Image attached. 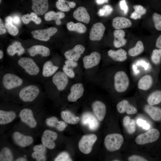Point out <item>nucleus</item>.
<instances>
[{
	"instance_id": "20",
	"label": "nucleus",
	"mask_w": 161,
	"mask_h": 161,
	"mask_svg": "<svg viewBox=\"0 0 161 161\" xmlns=\"http://www.w3.org/2000/svg\"><path fill=\"white\" fill-rule=\"evenodd\" d=\"M118 112L123 114L125 112L129 114H135L137 112V109L130 104L127 100H123L119 102L116 106Z\"/></svg>"
},
{
	"instance_id": "59",
	"label": "nucleus",
	"mask_w": 161,
	"mask_h": 161,
	"mask_svg": "<svg viewBox=\"0 0 161 161\" xmlns=\"http://www.w3.org/2000/svg\"><path fill=\"white\" fill-rule=\"evenodd\" d=\"M16 161H27V160L24 157H19L17 159H16Z\"/></svg>"
},
{
	"instance_id": "48",
	"label": "nucleus",
	"mask_w": 161,
	"mask_h": 161,
	"mask_svg": "<svg viewBox=\"0 0 161 161\" xmlns=\"http://www.w3.org/2000/svg\"><path fill=\"white\" fill-rule=\"evenodd\" d=\"M63 70L64 72L69 78H73L75 77V73L73 69L70 67L65 65L63 67Z\"/></svg>"
},
{
	"instance_id": "54",
	"label": "nucleus",
	"mask_w": 161,
	"mask_h": 161,
	"mask_svg": "<svg viewBox=\"0 0 161 161\" xmlns=\"http://www.w3.org/2000/svg\"><path fill=\"white\" fill-rule=\"evenodd\" d=\"M13 22L16 25H19L21 22V20L19 17L18 16H13Z\"/></svg>"
},
{
	"instance_id": "61",
	"label": "nucleus",
	"mask_w": 161,
	"mask_h": 161,
	"mask_svg": "<svg viewBox=\"0 0 161 161\" xmlns=\"http://www.w3.org/2000/svg\"><path fill=\"white\" fill-rule=\"evenodd\" d=\"M113 161H120V160H113Z\"/></svg>"
},
{
	"instance_id": "21",
	"label": "nucleus",
	"mask_w": 161,
	"mask_h": 161,
	"mask_svg": "<svg viewBox=\"0 0 161 161\" xmlns=\"http://www.w3.org/2000/svg\"><path fill=\"white\" fill-rule=\"evenodd\" d=\"M28 51L30 55L32 57L38 54L41 55L43 57H47L50 54L49 49L41 45L33 46L28 49Z\"/></svg>"
},
{
	"instance_id": "35",
	"label": "nucleus",
	"mask_w": 161,
	"mask_h": 161,
	"mask_svg": "<svg viewBox=\"0 0 161 161\" xmlns=\"http://www.w3.org/2000/svg\"><path fill=\"white\" fill-rule=\"evenodd\" d=\"M67 29L70 31H75L79 33H83L87 30L86 27L82 24L77 23L75 24L70 21L66 24Z\"/></svg>"
},
{
	"instance_id": "40",
	"label": "nucleus",
	"mask_w": 161,
	"mask_h": 161,
	"mask_svg": "<svg viewBox=\"0 0 161 161\" xmlns=\"http://www.w3.org/2000/svg\"><path fill=\"white\" fill-rule=\"evenodd\" d=\"M134 11L131 14L130 18L134 20L140 18L146 12V9L140 5H136L133 6Z\"/></svg>"
},
{
	"instance_id": "17",
	"label": "nucleus",
	"mask_w": 161,
	"mask_h": 161,
	"mask_svg": "<svg viewBox=\"0 0 161 161\" xmlns=\"http://www.w3.org/2000/svg\"><path fill=\"white\" fill-rule=\"evenodd\" d=\"M92 110L96 117L100 121L104 119L106 113V107L102 102L96 100L92 104Z\"/></svg>"
},
{
	"instance_id": "4",
	"label": "nucleus",
	"mask_w": 161,
	"mask_h": 161,
	"mask_svg": "<svg viewBox=\"0 0 161 161\" xmlns=\"http://www.w3.org/2000/svg\"><path fill=\"white\" fill-rule=\"evenodd\" d=\"M39 92V89L36 86L30 85L24 87L20 90L19 97L24 102H31L37 97Z\"/></svg>"
},
{
	"instance_id": "45",
	"label": "nucleus",
	"mask_w": 161,
	"mask_h": 161,
	"mask_svg": "<svg viewBox=\"0 0 161 161\" xmlns=\"http://www.w3.org/2000/svg\"><path fill=\"white\" fill-rule=\"evenodd\" d=\"M152 18L156 29L157 30L161 31V15L157 13H154Z\"/></svg>"
},
{
	"instance_id": "26",
	"label": "nucleus",
	"mask_w": 161,
	"mask_h": 161,
	"mask_svg": "<svg viewBox=\"0 0 161 161\" xmlns=\"http://www.w3.org/2000/svg\"><path fill=\"white\" fill-rule=\"evenodd\" d=\"M108 55L114 60L123 62L127 58V52L124 49L120 48L117 50H109L108 52Z\"/></svg>"
},
{
	"instance_id": "18",
	"label": "nucleus",
	"mask_w": 161,
	"mask_h": 161,
	"mask_svg": "<svg viewBox=\"0 0 161 161\" xmlns=\"http://www.w3.org/2000/svg\"><path fill=\"white\" fill-rule=\"evenodd\" d=\"M32 9L37 14L44 15L49 8L48 0H32Z\"/></svg>"
},
{
	"instance_id": "42",
	"label": "nucleus",
	"mask_w": 161,
	"mask_h": 161,
	"mask_svg": "<svg viewBox=\"0 0 161 161\" xmlns=\"http://www.w3.org/2000/svg\"><path fill=\"white\" fill-rule=\"evenodd\" d=\"M161 58V49H154L153 51L151 57V60L153 63L157 65L160 64Z\"/></svg>"
},
{
	"instance_id": "9",
	"label": "nucleus",
	"mask_w": 161,
	"mask_h": 161,
	"mask_svg": "<svg viewBox=\"0 0 161 161\" xmlns=\"http://www.w3.org/2000/svg\"><path fill=\"white\" fill-rule=\"evenodd\" d=\"M57 137L58 134L56 133L46 130L43 132L41 137V142L46 148L52 149L55 146L54 141L57 139Z\"/></svg>"
},
{
	"instance_id": "10",
	"label": "nucleus",
	"mask_w": 161,
	"mask_h": 161,
	"mask_svg": "<svg viewBox=\"0 0 161 161\" xmlns=\"http://www.w3.org/2000/svg\"><path fill=\"white\" fill-rule=\"evenodd\" d=\"M68 76L64 73L60 71L57 72L52 78V81L60 91L64 90L68 83Z\"/></svg>"
},
{
	"instance_id": "28",
	"label": "nucleus",
	"mask_w": 161,
	"mask_h": 161,
	"mask_svg": "<svg viewBox=\"0 0 161 161\" xmlns=\"http://www.w3.org/2000/svg\"><path fill=\"white\" fill-rule=\"evenodd\" d=\"M46 123L48 126L55 127L59 131H63L67 126L65 122L59 121L55 117H52L47 119Z\"/></svg>"
},
{
	"instance_id": "29",
	"label": "nucleus",
	"mask_w": 161,
	"mask_h": 161,
	"mask_svg": "<svg viewBox=\"0 0 161 161\" xmlns=\"http://www.w3.org/2000/svg\"><path fill=\"white\" fill-rule=\"evenodd\" d=\"M7 51L8 54L10 56H13L16 53H17L18 55L20 56L25 52L24 49L21 43L17 41L14 42L11 45L9 46Z\"/></svg>"
},
{
	"instance_id": "53",
	"label": "nucleus",
	"mask_w": 161,
	"mask_h": 161,
	"mask_svg": "<svg viewBox=\"0 0 161 161\" xmlns=\"http://www.w3.org/2000/svg\"><path fill=\"white\" fill-rule=\"evenodd\" d=\"M6 30L1 18L0 19V34L2 35L5 33Z\"/></svg>"
},
{
	"instance_id": "6",
	"label": "nucleus",
	"mask_w": 161,
	"mask_h": 161,
	"mask_svg": "<svg viewBox=\"0 0 161 161\" xmlns=\"http://www.w3.org/2000/svg\"><path fill=\"white\" fill-rule=\"evenodd\" d=\"M18 64L30 75H36L39 72L38 66L33 60L30 58H21L18 60Z\"/></svg>"
},
{
	"instance_id": "37",
	"label": "nucleus",
	"mask_w": 161,
	"mask_h": 161,
	"mask_svg": "<svg viewBox=\"0 0 161 161\" xmlns=\"http://www.w3.org/2000/svg\"><path fill=\"white\" fill-rule=\"evenodd\" d=\"M148 104L151 105H157L161 102V91H155L148 96L147 99Z\"/></svg>"
},
{
	"instance_id": "43",
	"label": "nucleus",
	"mask_w": 161,
	"mask_h": 161,
	"mask_svg": "<svg viewBox=\"0 0 161 161\" xmlns=\"http://www.w3.org/2000/svg\"><path fill=\"white\" fill-rule=\"evenodd\" d=\"M113 9L109 5H105L100 9L97 13V14L100 16H107L112 12Z\"/></svg>"
},
{
	"instance_id": "25",
	"label": "nucleus",
	"mask_w": 161,
	"mask_h": 161,
	"mask_svg": "<svg viewBox=\"0 0 161 161\" xmlns=\"http://www.w3.org/2000/svg\"><path fill=\"white\" fill-rule=\"evenodd\" d=\"M125 35V32L123 30L116 29L114 31L113 44L115 47L120 48L126 44V40L124 38Z\"/></svg>"
},
{
	"instance_id": "14",
	"label": "nucleus",
	"mask_w": 161,
	"mask_h": 161,
	"mask_svg": "<svg viewBox=\"0 0 161 161\" xmlns=\"http://www.w3.org/2000/svg\"><path fill=\"white\" fill-rule=\"evenodd\" d=\"M81 122L83 125L87 126L92 130H95L99 126V123L96 118L91 113L86 112L81 117Z\"/></svg>"
},
{
	"instance_id": "32",
	"label": "nucleus",
	"mask_w": 161,
	"mask_h": 161,
	"mask_svg": "<svg viewBox=\"0 0 161 161\" xmlns=\"http://www.w3.org/2000/svg\"><path fill=\"white\" fill-rule=\"evenodd\" d=\"M16 113L13 111L0 110V124H5L12 122L16 117Z\"/></svg>"
},
{
	"instance_id": "15",
	"label": "nucleus",
	"mask_w": 161,
	"mask_h": 161,
	"mask_svg": "<svg viewBox=\"0 0 161 161\" xmlns=\"http://www.w3.org/2000/svg\"><path fill=\"white\" fill-rule=\"evenodd\" d=\"M70 90V93L68 96V100L70 102H74L83 95L84 89L82 83H78L73 85Z\"/></svg>"
},
{
	"instance_id": "3",
	"label": "nucleus",
	"mask_w": 161,
	"mask_h": 161,
	"mask_svg": "<svg viewBox=\"0 0 161 161\" xmlns=\"http://www.w3.org/2000/svg\"><path fill=\"white\" fill-rule=\"evenodd\" d=\"M97 139L96 135L94 134L86 135L82 136L78 144L80 151L85 154L90 153L92 150L93 145Z\"/></svg>"
},
{
	"instance_id": "51",
	"label": "nucleus",
	"mask_w": 161,
	"mask_h": 161,
	"mask_svg": "<svg viewBox=\"0 0 161 161\" xmlns=\"http://www.w3.org/2000/svg\"><path fill=\"white\" fill-rule=\"evenodd\" d=\"M120 9L123 11L124 13L126 14L128 11V7L125 0H121L119 3Z\"/></svg>"
},
{
	"instance_id": "24",
	"label": "nucleus",
	"mask_w": 161,
	"mask_h": 161,
	"mask_svg": "<svg viewBox=\"0 0 161 161\" xmlns=\"http://www.w3.org/2000/svg\"><path fill=\"white\" fill-rule=\"evenodd\" d=\"M34 152L32 154V157L37 161L46 160L45 153L46 147L43 144L35 145L33 148Z\"/></svg>"
},
{
	"instance_id": "58",
	"label": "nucleus",
	"mask_w": 161,
	"mask_h": 161,
	"mask_svg": "<svg viewBox=\"0 0 161 161\" xmlns=\"http://www.w3.org/2000/svg\"><path fill=\"white\" fill-rule=\"evenodd\" d=\"M68 5L71 8H74L76 6V3L73 1H68Z\"/></svg>"
},
{
	"instance_id": "41",
	"label": "nucleus",
	"mask_w": 161,
	"mask_h": 161,
	"mask_svg": "<svg viewBox=\"0 0 161 161\" xmlns=\"http://www.w3.org/2000/svg\"><path fill=\"white\" fill-rule=\"evenodd\" d=\"M13 160L12 154L9 148H3L0 152V161H11Z\"/></svg>"
},
{
	"instance_id": "27",
	"label": "nucleus",
	"mask_w": 161,
	"mask_h": 161,
	"mask_svg": "<svg viewBox=\"0 0 161 161\" xmlns=\"http://www.w3.org/2000/svg\"><path fill=\"white\" fill-rule=\"evenodd\" d=\"M144 110L154 120L158 121L161 120V109L160 108L149 104L145 106Z\"/></svg>"
},
{
	"instance_id": "23",
	"label": "nucleus",
	"mask_w": 161,
	"mask_h": 161,
	"mask_svg": "<svg viewBox=\"0 0 161 161\" xmlns=\"http://www.w3.org/2000/svg\"><path fill=\"white\" fill-rule=\"evenodd\" d=\"M131 25L132 23L131 21L125 17L118 16L113 19L112 25L114 28L117 30L129 27Z\"/></svg>"
},
{
	"instance_id": "1",
	"label": "nucleus",
	"mask_w": 161,
	"mask_h": 161,
	"mask_svg": "<svg viewBox=\"0 0 161 161\" xmlns=\"http://www.w3.org/2000/svg\"><path fill=\"white\" fill-rule=\"evenodd\" d=\"M124 138L123 136L119 133L108 134L105 138L104 144L106 149L110 151L119 150L123 144Z\"/></svg>"
},
{
	"instance_id": "19",
	"label": "nucleus",
	"mask_w": 161,
	"mask_h": 161,
	"mask_svg": "<svg viewBox=\"0 0 161 161\" xmlns=\"http://www.w3.org/2000/svg\"><path fill=\"white\" fill-rule=\"evenodd\" d=\"M13 138L15 143L18 145L23 147L30 145L33 141L31 137L24 135L18 131L13 133Z\"/></svg>"
},
{
	"instance_id": "62",
	"label": "nucleus",
	"mask_w": 161,
	"mask_h": 161,
	"mask_svg": "<svg viewBox=\"0 0 161 161\" xmlns=\"http://www.w3.org/2000/svg\"><path fill=\"white\" fill-rule=\"evenodd\" d=\"M1 0H0V3H1Z\"/></svg>"
},
{
	"instance_id": "60",
	"label": "nucleus",
	"mask_w": 161,
	"mask_h": 161,
	"mask_svg": "<svg viewBox=\"0 0 161 161\" xmlns=\"http://www.w3.org/2000/svg\"><path fill=\"white\" fill-rule=\"evenodd\" d=\"M3 56V52L2 50H0V59H1Z\"/></svg>"
},
{
	"instance_id": "8",
	"label": "nucleus",
	"mask_w": 161,
	"mask_h": 161,
	"mask_svg": "<svg viewBox=\"0 0 161 161\" xmlns=\"http://www.w3.org/2000/svg\"><path fill=\"white\" fill-rule=\"evenodd\" d=\"M58 30L55 27H51L43 30H38L31 32L33 37L37 40L47 41L50 37L54 35Z\"/></svg>"
},
{
	"instance_id": "11",
	"label": "nucleus",
	"mask_w": 161,
	"mask_h": 161,
	"mask_svg": "<svg viewBox=\"0 0 161 161\" xmlns=\"http://www.w3.org/2000/svg\"><path fill=\"white\" fill-rule=\"evenodd\" d=\"M19 116L21 121L30 127L34 128L36 126L37 122L30 109L25 108L22 109L20 112Z\"/></svg>"
},
{
	"instance_id": "46",
	"label": "nucleus",
	"mask_w": 161,
	"mask_h": 161,
	"mask_svg": "<svg viewBox=\"0 0 161 161\" xmlns=\"http://www.w3.org/2000/svg\"><path fill=\"white\" fill-rule=\"evenodd\" d=\"M5 27L8 32L12 35H16L18 33V28L13 25L12 24L5 23Z\"/></svg>"
},
{
	"instance_id": "47",
	"label": "nucleus",
	"mask_w": 161,
	"mask_h": 161,
	"mask_svg": "<svg viewBox=\"0 0 161 161\" xmlns=\"http://www.w3.org/2000/svg\"><path fill=\"white\" fill-rule=\"evenodd\" d=\"M55 161H72L70 158L69 154L66 152L60 153L55 159Z\"/></svg>"
},
{
	"instance_id": "16",
	"label": "nucleus",
	"mask_w": 161,
	"mask_h": 161,
	"mask_svg": "<svg viewBox=\"0 0 161 161\" xmlns=\"http://www.w3.org/2000/svg\"><path fill=\"white\" fill-rule=\"evenodd\" d=\"M84 47L81 45L78 44L72 49L69 50L64 53V55L67 60L77 61L85 51Z\"/></svg>"
},
{
	"instance_id": "38",
	"label": "nucleus",
	"mask_w": 161,
	"mask_h": 161,
	"mask_svg": "<svg viewBox=\"0 0 161 161\" xmlns=\"http://www.w3.org/2000/svg\"><path fill=\"white\" fill-rule=\"evenodd\" d=\"M21 19L23 23L25 24H28L31 21H34L37 24H40L41 22V19L38 17L36 13L33 12H31L30 14H27L23 15Z\"/></svg>"
},
{
	"instance_id": "2",
	"label": "nucleus",
	"mask_w": 161,
	"mask_h": 161,
	"mask_svg": "<svg viewBox=\"0 0 161 161\" xmlns=\"http://www.w3.org/2000/svg\"><path fill=\"white\" fill-rule=\"evenodd\" d=\"M160 133L158 130L153 128L138 135L135 141L139 145H143L152 143L156 141L159 138Z\"/></svg>"
},
{
	"instance_id": "12",
	"label": "nucleus",
	"mask_w": 161,
	"mask_h": 161,
	"mask_svg": "<svg viewBox=\"0 0 161 161\" xmlns=\"http://www.w3.org/2000/svg\"><path fill=\"white\" fill-rule=\"evenodd\" d=\"M105 29L106 27L101 22L94 24L89 32V39L92 41L100 40L103 36Z\"/></svg>"
},
{
	"instance_id": "33",
	"label": "nucleus",
	"mask_w": 161,
	"mask_h": 161,
	"mask_svg": "<svg viewBox=\"0 0 161 161\" xmlns=\"http://www.w3.org/2000/svg\"><path fill=\"white\" fill-rule=\"evenodd\" d=\"M58 68V66L54 65L51 61H47L43 65L42 75L45 77L50 76L55 72Z\"/></svg>"
},
{
	"instance_id": "50",
	"label": "nucleus",
	"mask_w": 161,
	"mask_h": 161,
	"mask_svg": "<svg viewBox=\"0 0 161 161\" xmlns=\"http://www.w3.org/2000/svg\"><path fill=\"white\" fill-rule=\"evenodd\" d=\"M138 125L145 130H148L150 128V125L146 123V121L141 119H139L137 120Z\"/></svg>"
},
{
	"instance_id": "55",
	"label": "nucleus",
	"mask_w": 161,
	"mask_h": 161,
	"mask_svg": "<svg viewBox=\"0 0 161 161\" xmlns=\"http://www.w3.org/2000/svg\"><path fill=\"white\" fill-rule=\"evenodd\" d=\"M155 45L157 48L161 49V35L157 38Z\"/></svg>"
},
{
	"instance_id": "44",
	"label": "nucleus",
	"mask_w": 161,
	"mask_h": 161,
	"mask_svg": "<svg viewBox=\"0 0 161 161\" xmlns=\"http://www.w3.org/2000/svg\"><path fill=\"white\" fill-rule=\"evenodd\" d=\"M68 1L65 0H58L56 3V6L62 11L68 12L70 10V7L66 3Z\"/></svg>"
},
{
	"instance_id": "36",
	"label": "nucleus",
	"mask_w": 161,
	"mask_h": 161,
	"mask_svg": "<svg viewBox=\"0 0 161 161\" xmlns=\"http://www.w3.org/2000/svg\"><path fill=\"white\" fill-rule=\"evenodd\" d=\"M123 124L127 131L129 134H132L136 130L134 120L128 116H125L123 119Z\"/></svg>"
},
{
	"instance_id": "5",
	"label": "nucleus",
	"mask_w": 161,
	"mask_h": 161,
	"mask_svg": "<svg viewBox=\"0 0 161 161\" xmlns=\"http://www.w3.org/2000/svg\"><path fill=\"white\" fill-rule=\"evenodd\" d=\"M129 85V78L125 72L120 71L115 73L114 76V86L117 91L120 92L125 91Z\"/></svg>"
},
{
	"instance_id": "56",
	"label": "nucleus",
	"mask_w": 161,
	"mask_h": 161,
	"mask_svg": "<svg viewBox=\"0 0 161 161\" xmlns=\"http://www.w3.org/2000/svg\"><path fill=\"white\" fill-rule=\"evenodd\" d=\"M6 23L9 24H12L13 22V18L10 16L7 17L5 19Z\"/></svg>"
},
{
	"instance_id": "30",
	"label": "nucleus",
	"mask_w": 161,
	"mask_h": 161,
	"mask_svg": "<svg viewBox=\"0 0 161 161\" xmlns=\"http://www.w3.org/2000/svg\"><path fill=\"white\" fill-rule=\"evenodd\" d=\"M153 83V79L151 76L147 75L143 77L139 80L137 83L138 88L144 91L149 89Z\"/></svg>"
},
{
	"instance_id": "13",
	"label": "nucleus",
	"mask_w": 161,
	"mask_h": 161,
	"mask_svg": "<svg viewBox=\"0 0 161 161\" xmlns=\"http://www.w3.org/2000/svg\"><path fill=\"white\" fill-rule=\"evenodd\" d=\"M100 55L96 52H94L88 55L85 56L83 59L84 67L86 69L91 68L97 65L100 62Z\"/></svg>"
},
{
	"instance_id": "31",
	"label": "nucleus",
	"mask_w": 161,
	"mask_h": 161,
	"mask_svg": "<svg viewBox=\"0 0 161 161\" xmlns=\"http://www.w3.org/2000/svg\"><path fill=\"white\" fill-rule=\"evenodd\" d=\"M65 16V14L63 12H58L55 13L54 11H50L45 14L44 19L47 21L54 20L56 24L59 25L61 23V19L64 18Z\"/></svg>"
},
{
	"instance_id": "22",
	"label": "nucleus",
	"mask_w": 161,
	"mask_h": 161,
	"mask_svg": "<svg viewBox=\"0 0 161 161\" xmlns=\"http://www.w3.org/2000/svg\"><path fill=\"white\" fill-rule=\"evenodd\" d=\"M73 16L77 20L88 24L90 17L86 9L82 6L78 8L73 12Z\"/></svg>"
},
{
	"instance_id": "57",
	"label": "nucleus",
	"mask_w": 161,
	"mask_h": 161,
	"mask_svg": "<svg viewBox=\"0 0 161 161\" xmlns=\"http://www.w3.org/2000/svg\"><path fill=\"white\" fill-rule=\"evenodd\" d=\"M109 0H96V3L98 4H102L105 3H108Z\"/></svg>"
},
{
	"instance_id": "39",
	"label": "nucleus",
	"mask_w": 161,
	"mask_h": 161,
	"mask_svg": "<svg viewBox=\"0 0 161 161\" xmlns=\"http://www.w3.org/2000/svg\"><path fill=\"white\" fill-rule=\"evenodd\" d=\"M144 50V47L142 42L138 41L134 47L129 49L128 53L130 56L134 57L137 56L142 53Z\"/></svg>"
},
{
	"instance_id": "49",
	"label": "nucleus",
	"mask_w": 161,
	"mask_h": 161,
	"mask_svg": "<svg viewBox=\"0 0 161 161\" xmlns=\"http://www.w3.org/2000/svg\"><path fill=\"white\" fill-rule=\"evenodd\" d=\"M128 160L129 161H147L148 160L142 157L135 155L129 157Z\"/></svg>"
},
{
	"instance_id": "7",
	"label": "nucleus",
	"mask_w": 161,
	"mask_h": 161,
	"mask_svg": "<svg viewBox=\"0 0 161 161\" xmlns=\"http://www.w3.org/2000/svg\"><path fill=\"white\" fill-rule=\"evenodd\" d=\"M2 84L6 89L10 90L21 86L23 80L18 76L11 73L4 75L2 78Z\"/></svg>"
},
{
	"instance_id": "34",
	"label": "nucleus",
	"mask_w": 161,
	"mask_h": 161,
	"mask_svg": "<svg viewBox=\"0 0 161 161\" xmlns=\"http://www.w3.org/2000/svg\"><path fill=\"white\" fill-rule=\"evenodd\" d=\"M61 115L62 118L66 123L70 124H76L80 120L79 117L75 116L68 111H62Z\"/></svg>"
},
{
	"instance_id": "52",
	"label": "nucleus",
	"mask_w": 161,
	"mask_h": 161,
	"mask_svg": "<svg viewBox=\"0 0 161 161\" xmlns=\"http://www.w3.org/2000/svg\"><path fill=\"white\" fill-rule=\"evenodd\" d=\"M65 65L70 67H75L78 65V63L72 60H67L65 61Z\"/></svg>"
}]
</instances>
